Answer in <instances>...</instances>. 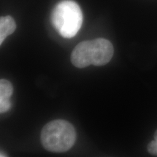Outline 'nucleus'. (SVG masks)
I'll use <instances>...</instances> for the list:
<instances>
[{
    "mask_svg": "<svg viewBox=\"0 0 157 157\" xmlns=\"http://www.w3.org/2000/svg\"><path fill=\"white\" fill-rule=\"evenodd\" d=\"M154 139H156V140H157V129H156V132H155V134H154Z\"/></svg>",
    "mask_w": 157,
    "mask_h": 157,
    "instance_id": "0eeeda50",
    "label": "nucleus"
},
{
    "mask_svg": "<svg viewBox=\"0 0 157 157\" xmlns=\"http://www.w3.org/2000/svg\"><path fill=\"white\" fill-rule=\"evenodd\" d=\"M113 56L111 42L105 39L98 38L78 44L72 52L71 60L76 67L83 68L90 65L104 66L111 60Z\"/></svg>",
    "mask_w": 157,
    "mask_h": 157,
    "instance_id": "f257e3e1",
    "label": "nucleus"
},
{
    "mask_svg": "<svg viewBox=\"0 0 157 157\" xmlns=\"http://www.w3.org/2000/svg\"><path fill=\"white\" fill-rule=\"evenodd\" d=\"M16 29V24L14 19L11 16H4L0 18V44L5 39L14 32Z\"/></svg>",
    "mask_w": 157,
    "mask_h": 157,
    "instance_id": "20e7f679",
    "label": "nucleus"
},
{
    "mask_svg": "<svg viewBox=\"0 0 157 157\" xmlns=\"http://www.w3.org/2000/svg\"><path fill=\"white\" fill-rule=\"evenodd\" d=\"M11 108L10 101H0V112L1 113L7 112Z\"/></svg>",
    "mask_w": 157,
    "mask_h": 157,
    "instance_id": "423d86ee",
    "label": "nucleus"
},
{
    "mask_svg": "<svg viewBox=\"0 0 157 157\" xmlns=\"http://www.w3.org/2000/svg\"><path fill=\"white\" fill-rule=\"evenodd\" d=\"M0 156H1V157H2V156H7V155H5V154H3L2 152H1V155H0Z\"/></svg>",
    "mask_w": 157,
    "mask_h": 157,
    "instance_id": "6e6552de",
    "label": "nucleus"
},
{
    "mask_svg": "<svg viewBox=\"0 0 157 157\" xmlns=\"http://www.w3.org/2000/svg\"><path fill=\"white\" fill-rule=\"evenodd\" d=\"M51 21L60 36L70 39L81 29L83 14L77 3L72 0H63L55 7Z\"/></svg>",
    "mask_w": 157,
    "mask_h": 157,
    "instance_id": "7ed1b4c3",
    "label": "nucleus"
},
{
    "mask_svg": "<svg viewBox=\"0 0 157 157\" xmlns=\"http://www.w3.org/2000/svg\"><path fill=\"white\" fill-rule=\"evenodd\" d=\"M76 131L73 125L66 120L57 119L47 124L41 132L44 148L51 152H66L76 141Z\"/></svg>",
    "mask_w": 157,
    "mask_h": 157,
    "instance_id": "f03ea898",
    "label": "nucleus"
},
{
    "mask_svg": "<svg viewBox=\"0 0 157 157\" xmlns=\"http://www.w3.org/2000/svg\"><path fill=\"white\" fill-rule=\"evenodd\" d=\"M13 93L11 82L2 78L0 80V101H9Z\"/></svg>",
    "mask_w": 157,
    "mask_h": 157,
    "instance_id": "39448f33",
    "label": "nucleus"
}]
</instances>
